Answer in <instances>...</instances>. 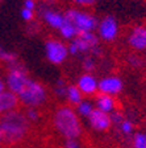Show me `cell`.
<instances>
[{
	"label": "cell",
	"mask_w": 146,
	"mask_h": 148,
	"mask_svg": "<svg viewBox=\"0 0 146 148\" xmlns=\"http://www.w3.org/2000/svg\"><path fill=\"white\" fill-rule=\"evenodd\" d=\"M95 33L99 37L100 42L112 44L120 37L121 28H120V24L115 16L107 15L104 17L99 18L96 29H95Z\"/></svg>",
	"instance_id": "cell-8"
},
{
	"label": "cell",
	"mask_w": 146,
	"mask_h": 148,
	"mask_svg": "<svg viewBox=\"0 0 146 148\" xmlns=\"http://www.w3.org/2000/svg\"><path fill=\"white\" fill-rule=\"evenodd\" d=\"M94 105H95V108L103 111V112H107V114H109V115L112 114L113 111H116L119 108L116 97L99 94V92H97L94 98Z\"/></svg>",
	"instance_id": "cell-13"
},
{
	"label": "cell",
	"mask_w": 146,
	"mask_h": 148,
	"mask_svg": "<svg viewBox=\"0 0 146 148\" xmlns=\"http://www.w3.org/2000/svg\"><path fill=\"white\" fill-rule=\"evenodd\" d=\"M87 120H88L90 127L96 132H107L113 126L112 120H111V115L97 110V108L92 111L91 115L87 118Z\"/></svg>",
	"instance_id": "cell-12"
},
{
	"label": "cell",
	"mask_w": 146,
	"mask_h": 148,
	"mask_svg": "<svg viewBox=\"0 0 146 148\" xmlns=\"http://www.w3.org/2000/svg\"><path fill=\"white\" fill-rule=\"evenodd\" d=\"M58 34H59V38H62V40L66 41V42H70L73 38H75V37L78 36V32L75 31V28L67 21V20H65L62 27L58 29Z\"/></svg>",
	"instance_id": "cell-17"
},
{
	"label": "cell",
	"mask_w": 146,
	"mask_h": 148,
	"mask_svg": "<svg viewBox=\"0 0 146 148\" xmlns=\"http://www.w3.org/2000/svg\"><path fill=\"white\" fill-rule=\"evenodd\" d=\"M67 85L69 83L61 78V79H58L55 82L54 87H53V92H54V95L57 98H61V99H65V95H66V90H67Z\"/></svg>",
	"instance_id": "cell-24"
},
{
	"label": "cell",
	"mask_w": 146,
	"mask_h": 148,
	"mask_svg": "<svg viewBox=\"0 0 146 148\" xmlns=\"http://www.w3.org/2000/svg\"><path fill=\"white\" fill-rule=\"evenodd\" d=\"M4 144V136H3V132H1V128H0V148L3 147Z\"/></svg>",
	"instance_id": "cell-30"
},
{
	"label": "cell",
	"mask_w": 146,
	"mask_h": 148,
	"mask_svg": "<svg viewBox=\"0 0 146 148\" xmlns=\"http://www.w3.org/2000/svg\"><path fill=\"white\" fill-rule=\"evenodd\" d=\"M80 66L83 73H95L97 69V57L92 54H86L80 57Z\"/></svg>",
	"instance_id": "cell-18"
},
{
	"label": "cell",
	"mask_w": 146,
	"mask_h": 148,
	"mask_svg": "<svg viewBox=\"0 0 146 148\" xmlns=\"http://www.w3.org/2000/svg\"><path fill=\"white\" fill-rule=\"evenodd\" d=\"M16 97L18 99V103L22 105L25 108L26 107L41 108L49 102L50 92H49V89L42 82L31 77Z\"/></svg>",
	"instance_id": "cell-3"
},
{
	"label": "cell",
	"mask_w": 146,
	"mask_h": 148,
	"mask_svg": "<svg viewBox=\"0 0 146 148\" xmlns=\"http://www.w3.org/2000/svg\"><path fill=\"white\" fill-rule=\"evenodd\" d=\"M24 114L26 116V119L29 120V123H37L41 119V110L36 107H26L24 110Z\"/></svg>",
	"instance_id": "cell-25"
},
{
	"label": "cell",
	"mask_w": 146,
	"mask_h": 148,
	"mask_svg": "<svg viewBox=\"0 0 146 148\" xmlns=\"http://www.w3.org/2000/svg\"><path fill=\"white\" fill-rule=\"evenodd\" d=\"M0 62H3L7 66H9V65L18 62V57L15 52L5 49V48H3L0 45Z\"/></svg>",
	"instance_id": "cell-21"
},
{
	"label": "cell",
	"mask_w": 146,
	"mask_h": 148,
	"mask_svg": "<svg viewBox=\"0 0 146 148\" xmlns=\"http://www.w3.org/2000/svg\"><path fill=\"white\" fill-rule=\"evenodd\" d=\"M36 16H37V12L36 11H31V9H25V8H21L20 9V17L24 23L29 24V23H33L36 20Z\"/></svg>",
	"instance_id": "cell-26"
},
{
	"label": "cell",
	"mask_w": 146,
	"mask_h": 148,
	"mask_svg": "<svg viewBox=\"0 0 146 148\" xmlns=\"http://www.w3.org/2000/svg\"><path fill=\"white\" fill-rule=\"evenodd\" d=\"M67 46H69V53L73 57H83L86 54H92L99 58L103 54L101 42L95 32L79 33L70 42H67Z\"/></svg>",
	"instance_id": "cell-4"
},
{
	"label": "cell",
	"mask_w": 146,
	"mask_h": 148,
	"mask_svg": "<svg viewBox=\"0 0 146 148\" xmlns=\"http://www.w3.org/2000/svg\"><path fill=\"white\" fill-rule=\"evenodd\" d=\"M0 128L4 136V143L11 145L21 143L26 138L31 131V123L24 111L16 108L0 116Z\"/></svg>",
	"instance_id": "cell-2"
},
{
	"label": "cell",
	"mask_w": 146,
	"mask_h": 148,
	"mask_svg": "<svg viewBox=\"0 0 146 148\" xmlns=\"http://www.w3.org/2000/svg\"><path fill=\"white\" fill-rule=\"evenodd\" d=\"M21 8L31 9V11H36L37 12V8H38V0H22Z\"/></svg>",
	"instance_id": "cell-27"
},
{
	"label": "cell",
	"mask_w": 146,
	"mask_h": 148,
	"mask_svg": "<svg viewBox=\"0 0 146 148\" xmlns=\"http://www.w3.org/2000/svg\"><path fill=\"white\" fill-rule=\"evenodd\" d=\"M97 85H99V78L95 75V73H82L76 78L75 82V86L79 89L84 98H91L96 95Z\"/></svg>",
	"instance_id": "cell-11"
},
{
	"label": "cell",
	"mask_w": 146,
	"mask_h": 148,
	"mask_svg": "<svg viewBox=\"0 0 146 148\" xmlns=\"http://www.w3.org/2000/svg\"><path fill=\"white\" fill-rule=\"evenodd\" d=\"M125 45L134 53H146V23H138L125 33Z\"/></svg>",
	"instance_id": "cell-9"
},
{
	"label": "cell",
	"mask_w": 146,
	"mask_h": 148,
	"mask_svg": "<svg viewBox=\"0 0 146 148\" xmlns=\"http://www.w3.org/2000/svg\"><path fill=\"white\" fill-rule=\"evenodd\" d=\"M52 124L53 128L65 140L66 139H79L83 134L82 118L76 114L73 106H58L52 114Z\"/></svg>",
	"instance_id": "cell-1"
},
{
	"label": "cell",
	"mask_w": 146,
	"mask_h": 148,
	"mask_svg": "<svg viewBox=\"0 0 146 148\" xmlns=\"http://www.w3.org/2000/svg\"><path fill=\"white\" fill-rule=\"evenodd\" d=\"M95 110V105H94V101L88 98H83L82 101L75 106V111L76 114L79 115L80 118H87L91 115V112Z\"/></svg>",
	"instance_id": "cell-16"
},
{
	"label": "cell",
	"mask_w": 146,
	"mask_h": 148,
	"mask_svg": "<svg viewBox=\"0 0 146 148\" xmlns=\"http://www.w3.org/2000/svg\"><path fill=\"white\" fill-rule=\"evenodd\" d=\"M45 57L52 65L61 66L70 57L67 42L59 37H49L45 40Z\"/></svg>",
	"instance_id": "cell-7"
},
{
	"label": "cell",
	"mask_w": 146,
	"mask_h": 148,
	"mask_svg": "<svg viewBox=\"0 0 146 148\" xmlns=\"http://www.w3.org/2000/svg\"><path fill=\"white\" fill-rule=\"evenodd\" d=\"M65 20L70 23L75 31L79 33H88L95 32L99 18L90 11V9L75 8V7H69L63 11Z\"/></svg>",
	"instance_id": "cell-5"
},
{
	"label": "cell",
	"mask_w": 146,
	"mask_h": 148,
	"mask_svg": "<svg viewBox=\"0 0 146 148\" xmlns=\"http://www.w3.org/2000/svg\"><path fill=\"white\" fill-rule=\"evenodd\" d=\"M18 106H20L18 99L13 92L8 91L5 89L0 94V116L9 112V111H13L16 108H18Z\"/></svg>",
	"instance_id": "cell-14"
},
{
	"label": "cell",
	"mask_w": 146,
	"mask_h": 148,
	"mask_svg": "<svg viewBox=\"0 0 146 148\" xmlns=\"http://www.w3.org/2000/svg\"><path fill=\"white\" fill-rule=\"evenodd\" d=\"M66 1L70 4V7L82 9H91L99 3V0H66Z\"/></svg>",
	"instance_id": "cell-22"
},
{
	"label": "cell",
	"mask_w": 146,
	"mask_h": 148,
	"mask_svg": "<svg viewBox=\"0 0 146 148\" xmlns=\"http://www.w3.org/2000/svg\"><path fill=\"white\" fill-rule=\"evenodd\" d=\"M124 90V81L117 74H107L99 79L97 92L111 97L120 95Z\"/></svg>",
	"instance_id": "cell-10"
},
{
	"label": "cell",
	"mask_w": 146,
	"mask_h": 148,
	"mask_svg": "<svg viewBox=\"0 0 146 148\" xmlns=\"http://www.w3.org/2000/svg\"><path fill=\"white\" fill-rule=\"evenodd\" d=\"M5 90V83H4V78H3V75L0 74V94Z\"/></svg>",
	"instance_id": "cell-29"
},
{
	"label": "cell",
	"mask_w": 146,
	"mask_h": 148,
	"mask_svg": "<svg viewBox=\"0 0 146 148\" xmlns=\"http://www.w3.org/2000/svg\"><path fill=\"white\" fill-rule=\"evenodd\" d=\"M3 78L4 83H5V89L13 92L15 95H17L20 90L24 87V85L28 82V79L31 78V75L28 73L26 68L18 61L16 64L7 66V71Z\"/></svg>",
	"instance_id": "cell-6"
},
{
	"label": "cell",
	"mask_w": 146,
	"mask_h": 148,
	"mask_svg": "<svg viewBox=\"0 0 146 148\" xmlns=\"http://www.w3.org/2000/svg\"><path fill=\"white\" fill-rule=\"evenodd\" d=\"M63 148H82L79 139H66L63 143Z\"/></svg>",
	"instance_id": "cell-28"
},
{
	"label": "cell",
	"mask_w": 146,
	"mask_h": 148,
	"mask_svg": "<svg viewBox=\"0 0 146 148\" xmlns=\"http://www.w3.org/2000/svg\"><path fill=\"white\" fill-rule=\"evenodd\" d=\"M125 61H126V65H128L129 68L134 69V70L142 69L145 66V58H143L140 53H134V52L128 53Z\"/></svg>",
	"instance_id": "cell-19"
},
{
	"label": "cell",
	"mask_w": 146,
	"mask_h": 148,
	"mask_svg": "<svg viewBox=\"0 0 146 148\" xmlns=\"http://www.w3.org/2000/svg\"><path fill=\"white\" fill-rule=\"evenodd\" d=\"M132 147L133 148H146V132L137 131L132 135Z\"/></svg>",
	"instance_id": "cell-23"
},
{
	"label": "cell",
	"mask_w": 146,
	"mask_h": 148,
	"mask_svg": "<svg viewBox=\"0 0 146 148\" xmlns=\"http://www.w3.org/2000/svg\"><path fill=\"white\" fill-rule=\"evenodd\" d=\"M84 97L82 95V92L79 91V89L75 86V83H71V85H67V90H66V95L65 99L67 101V105L69 106H74L75 107L78 103H79Z\"/></svg>",
	"instance_id": "cell-15"
},
{
	"label": "cell",
	"mask_w": 146,
	"mask_h": 148,
	"mask_svg": "<svg viewBox=\"0 0 146 148\" xmlns=\"http://www.w3.org/2000/svg\"><path fill=\"white\" fill-rule=\"evenodd\" d=\"M116 127L119 130V132L121 134V135L126 136V138H129V136H132L134 134V123L126 116H125Z\"/></svg>",
	"instance_id": "cell-20"
},
{
	"label": "cell",
	"mask_w": 146,
	"mask_h": 148,
	"mask_svg": "<svg viewBox=\"0 0 146 148\" xmlns=\"http://www.w3.org/2000/svg\"><path fill=\"white\" fill-rule=\"evenodd\" d=\"M128 148H133V147H128Z\"/></svg>",
	"instance_id": "cell-31"
}]
</instances>
